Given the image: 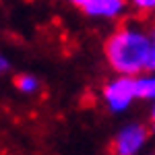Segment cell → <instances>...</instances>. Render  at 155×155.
Segmentation results:
<instances>
[{"mask_svg":"<svg viewBox=\"0 0 155 155\" xmlns=\"http://www.w3.org/2000/svg\"><path fill=\"white\" fill-rule=\"evenodd\" d=\"M153 31L139 25H124L114 31L106 41V58L116 74L139 77L149 71Z\"/></svg>","mask_w":155,"mask_h":155,"instance_id":"cell-1","label":"cell"},{"mask_svg":"<svg viewBox=\"0 0 155 155\" xmlns=\"http://www.w3.org/2000/svg\"><path fill=\"white\" fill-rule=\"evenodd\" d=\"M104 104L107 106L110 112L118 114L128 110L130 104L139 97L137 91V77L130 74H118L116 79H112L110 83L104 87Z\"/></svg>","mask_w":155,"mask_h":155,"instance_id":"cell-2","label":"cell"},{"mask_svg":"<svg viewBox=\"0 0 155 155\" xmlns=\"http://www.w3.org/2000/svg\"><path fill=\"white\" fill-rule=\"evenodd\" d=\"M149 141V130L143 124H126L114 137V151L118 155H137L145 149Z\"/></svg>","mask_w":155,"mask_h":155,"instance_id":"cell-3","label":"cell"},{"mask_svg":"<svg viewBox=\"0 0 155 155\" xmlns=\"http://www.w3.org/2000/svg\"><path fill=\"white\" fill-rule=\"evenodd\" d=\"M72 6L93 19H116L124 12L126 0H68Z\"/></svg>","mask_w":155,"mask_h":155,"instance_id":"cell-4","label":"cell"},{"mask_svg":"<svg viewBox=\"0 0 155 155\" xmlns=\"http://www.w3.org/2000/svg\"><path fill=\"white\" fill-rule=\"evenodd\" d=\"M137 91L141 99H155V71H147L137 77Z\"/></svg>","mask_w":155,"mask_h":155,"instance_id":"cell-5","label":"cell"},{"mask_svg":"<svg viewBox=\"0 0 155 155\" xmlns=\"http://www.w3.org/2000/svg\"><path fill=\"white\" fill-rule=\"evenodd\" d=\"M15 85H17V89L21 93H25V95H31V93H35L37 89H39V81H37L33 74H19Z\"/></svg>","mask_w":155,"mask_h":155,"instance_id":"cell-6","label":"cell"},{"mask_svg":"<svg viewBox=\"0 0 155 155\" xmlns=\"http://www.w3.org/2000/svg\"><path fill=\"white\" fill-rule=\"evenodd\" d=\"M132 8L139 12H143V15H147V12H155V0H130Z\"/></svg>","mask_w":155,"mask_h":155,"instance_id":"cell-7","label":"cell"},{"mask_svg":"<svg viewBox=\"0 0 155 155\" xmlns=\"http://www.w3.org/2000/svg\"><path fill=\"white\" fill-rule=\"evenodd\" d=\"M8 68H11V62H8V58H6L4 54H0V74H4Z\"/></svg>","mask_w":155,"mask_h":155,"instance_id":"cell-8","label":"cell"},{"mask_svg":"<svg viewBox=\"0 0 155 155\" xmlns=\"http://www.w3.org/2000/svg\"><path fill=\"white\" fill-rule=\"evenodd\" d=\"M149 71H155V31H153V44H151V58H149Z\"/></svg>","mask_w":155,"mask_h":155,"instance_id":"cell-9","label":"cell"},{"mask_svg":"<svg viewBox=\"0 0 155 155\" xmlns=\"http://www.w3.org/2000/svg\"><path fill=\"white\" fill-rule=\"evenodd\" d=\"M151 120L155 122V99H153V106H151Z\"/></svg>","mask_w":155,"mask_h":155,"instance_id":"cell-10","label":"cell"}]
</instances>
